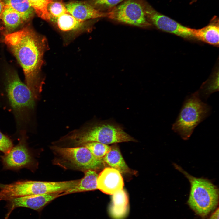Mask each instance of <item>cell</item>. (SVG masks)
I'll list each match as a JSON object with an SVG mask.
<instances>
[{
    "label": "cell",
    "mask_w": 219,
    "mask_h": 219,
    "mask_svg": "<svg viewBox=\"0 0 219 219\" xmlns=\"http://www.w3.org/2000/svg\"><path fill=\"white\" fill-rule=\"evenodd\" d=\"M3 41L22 67L26 85L34 97L37 98L42 88L39 74L43 63L46 48L44 39L31 28L26 27L5 35Z\"/></svg>",
    "instance_id": "6da1fadb"
},
{
    "label": "cell",
    "mask_w": 219,
    "mask_h": 219,
    "mask_svg": "<svg viewBox=\"0 0 219 219\" xmlns=\"http://www.w3.org/2000/svg\"><path fill=\"white\" fill-rule=\"evenodd\" d=\"M135 141L120 125L113 122L106 121L93 122L86 124L61 137L58 141L66 144L68 145V147H71L82 146L92 142L108 145Z\"/></svg>",
    "instance_id": "7a4b0ae2"
},
{
    "label": "cell",
    "mask_w": 219,
    "mask_h": 219,
    "mask_svg": "<svg viewBox=\"0 0 219 219\" xmlns=\"http://www.w3.org/2000/svg\"><path fill=\"white\" fill-rule=\"evenodd\" d=\"M175 168L183 173L189 181L191 188L187 203L190 208L202 219L207 217L218 207L219 191L209 180L191 176L178 165Z\"/></svg>",
    "instance_id": "3957f363"
},
{
    "label": "cell",
    "mask_w": 219,
    "mask_h": 219,
    "mask_svg": "<svg viewBox=\"0 0 219 219\" xmlns=\"http://www.w3.org/2000/svg\"><path fill=\"white\" fill-rule=\"evenodd\" d=\"M210 111V106L202 101L196 91L186 98L172 129L186 140L195 128L208 116Z\"/></svg>",
    "instance_id": "277c9868"
},
{
    "label": "cell",
    "mask_w": 219,
    "mask_h": 219,
    "mask_svg": "<svg viewBox=\"0 0 219 219\" xmlns=\"http://www.w3.org/2000/svg\"><path fill=\"white\" fill-rule=\"evenodd\" d=\"M54 155L53 164L65 169L84 172L88 170H97L103 166V160L97 159L84 146L63 147L51 146Z\"/></svg>",
    "instance_id": "5b68a950"
},
{
    "label": "cell",
    "mask_w": 219,
    "mask_h": 219,
    "mask_svg": "<svg viewBox=\"0 0 219 219\" xmlns=\"http://www.w3.org/2000/svg\"><path fill=\"white\" fill-rule=\"evenodd\" d=\"M74 186L71 180L60 182L20 181L4 185L0 190V200L31 195L44 194L68 190Z\"/></svg>",
    "instance_id": "8992f818"
},
{
    "label": "cell",
    "mask_w": 219,
    "mask_h": 219,
    "mask_svg": "<svg viewBox=\"0 0 219 219\" xmlns=\"http://www.w3.org/2000/svg\"><path fill=\"white\" fill-rule=\"evenodd\" d=\"M109 18L140 27L150 26L144 10L142 0H126L109 11Z\"/></svg>",
    "instance_id": "52a82bcc"
},
{
    "label": "cell",
    "mask_w": 219,
    "mask_h": 219,
    "mask_svg": "<svg viewBox=\"0 0 219 219\" xmlns=\"http://www.w3.org/2000/svg\"><path fill=\"white\" fill-rule=\"evenodd\" d=\"M6 90L10 104L15 111L21 112L34 108L35 98L17 74L13 73L8 77Z\"/></svg>",
    "instance_id": "ba28073f"
},
{
    "label": "cell",
    "mask_w": 219,
    "mask_h": 219,
    "mask_svg": "<svg viewBox=\"0 0 219 219\" xmlns=\"http://www.w3.org/2000/svg\"><path fill=\"white\" fill-rule=\"evenodd\" d=\"M144 11L149 21L158 29L184 38L193 37L191 28L157 11L144 0H142Z\"/></svg>",
    "instance_id": "9c48e42d"
},
{
    "label": "cell",
    "mask_w": 219,
    "mask_h": 219,
    "mask_svg": "<svg viewBox=\"0 0 219 219\" xmlns=\"http://www.w3.org/2000/svg\"><path fill=\"white\" fill-rule=\"evenodd\" d=\"M68 12L76 19L83 21L103 17L109 18V11L104 12L94 7L88 0L73 1L65 4Z\"/></svg>",
    "instance_id": "30bf717a"
},
{
    "label": "cell",
    "mask_w": 219,
    "mask_h": 219,
    "mask_svg": "<svg viewBox=\"0 0 219 219\" xmlns=\"http://www.w3.org/2000/svg\"><path fill=\"white\" fill-rule=\"evenodd\" d=\"M63 192L29 195L17 197L9 200L11 209L23 207L39 211L50 202L57 197L63 196Z\"/></svg>",
    "instance_id": "8fae6325"
},
{
    "label": "cell",
    "mask_w": 219,
    "mask_h": 219,
    "mask_svg": "<svg viewBox=\"0 0 219 219\" xmlns=\"http://www.w3.org/2000/svg\"><path fill=\"white\" fill-rule=\"evenodd\" d=\"M123 180L121 173L113 168L106 167L99 174L97 188L104 193L112 195L123 189Z\"/></svg>",
    "instance_id": "7c38bea8"
},
{
    "label": "cell",
    "mask_w": 219,
    "mask_h": 219,
    "mask_svg": "<svg viewBox=\"0 0 219 219\" xmlns=\"http://www.w3.org/2000/svg\"><path fill=\"white\" fill-rule=\"evenodd\" d=\"M2 162L6 168L17 169L27 167L32 162V158L24 142L13 147L10 151L2 157Z\"/></svg>",
    "instance_id": "4fadbf2b"
},
{
    "label": "cell",
    "mask_w": 219,
    "mask_h": 219,
    "mask_svg": "<svg viewBox=\"0 0 219 219\" xmlns=\"http://www.w3.org/2000/svg\"><path fill=\"white\" fill-rule=\"evenodd\" d=\"M112 195V201L109 209V215L113 219H123L129 210L128 195L123 189Z\"/></svg>",
    "instance_id": "5bb4252c"
},
{
    "label": "cell",
    "mask_w": 219,
    "mask_h": 219,
    "mask_svg": "<svg viewBox=\"0 0 219 219\" xmlns=\"http://www.w3.org/2000/svg\"><path fill=\"white\" fill-rule=\"evenodd\" d=\"M49 22L55 25L61 30L64 32L77 31L85 29L88 27L87 21L80 20L68 12L60 16L51 17Z\"/></svg>",
    "instance_id": "9a60e30c"
},
{
    "label": "cell",
    "mask_w": 219,
    "mask_h": 219,
    "mask_svg": "<svg viewBox=\"0 0 219 219\" xmlns=\"http://www.w3.org/2000/svg\"><path fill=\"white\" fill-rule=\"evenodd\" d=\"M217 19L216 17L214 18L210 24L201 29L191 28L193 37L209 44L218 45L219 29Z\"/></svg>",
    "instance_id": "2e32d148"
},
{
    "label": "cell",
    "mask_w": 219,
    "mask_h": 219,
    "mask_svg": "<svg viewBox=\"0 0 219 219\" xmlns=\"http://www.w3.org/2000/svg\"><path fill=\"white\" fill-rule=\"evenodd\" d=\"M103 160L104 163H106L110 167L117 170L121 173H134L126 164L116 144L111 146L109 151Z\"/></svg>",
    "instance_id": "e0dca14e"
},
{
    "label": "cell",
    "mask_w": 219,
    "mask_h": 219,
    "mask_svg": "<svg viewBox=\"0 0 219 219\" xmlns=\"http://www.w3.org/2000/svg\"><path fill=\"white\" fill-rule=\"evenodd\" d=\"M84 172L85 174L84 177L80 179L78 184L73 188L64 192L63 195L98 189L97 180L99 174L96 171L88 170Z\"/></svg>",
    "instance_id": "ac0fdd59"
},
{
    "label": "cell",
    "mask_w": 219,
    "mask_h": 219,
    "mask_svg": "<svg viewBox=\"0 0 219 219\" xmlns=\"http://www.w3.org/2000/svg\"><path fill=\"white\" fill-rule=\"evenodd\" d=\"M5 5H8L17 12L23 21L30 19L35 12L28 0H3Z\"/></svg>",
    "instance_id": "d6986e66"
},
{
    "label": "cell",
    "mask_w": 219,
    "mask_h": 219,
    "mask_svg": "<svg viewBox=\"0 0 219 219\" xmlns=\"http://www.w3.org/2000/svg\"><path fill=\"white\" fill-rule=\"evenodd\" d=\"M0 19L2 20L6 28L9 30L15 29L24 22L17 12L5 5Z\"/></svg>",
    "instance_id": "ffe728a7"
},
{
    "label": "cell",
    "mask_w": 219,
    "mask_h": 219,
    "mask_svg": "<svg viewBox=\"0 0 219 219\" xmlns=\"http://www.w3.org/2000/svg\"><path fill=\"white\" fill-rule=\"evenodd\" d=\"M56 0H28L35 13L41 19L49 22L50 15L47 10L49 4Z\"/></svg>",
    "instance_id": "44dd1931"
},
{
    "label": "cell",
    "mask_w": 219,
    "mask_h": 219,
    "mask_svg": "<svg viewBox=\"0 0 219 219\" xmlns=\"http://www.w3.org/2000/svg\"><path fill=\"white\" fill-rule=\"evenodd\" d=\"M82 146L87 148L95 158L102 160L111 148L108 145L96 142H88Z\"/></svg>",
    "instance_id": "7402d4cb"
},
{
    "label": "cell",
    "mask_w": 219,
    "mask_h": 219,
    "mask_svg": "<svg viewBox=\"0 0 219 219\" xmlns=\"http://www.w3.org/2000/svg\"><path fill=\"white\" fill-rule=\"evenodd\" d=\"M63 0H55L49 4L47 10L50 17H58L64 13L68 12Z\"/></svg>",
    "instance_id": "603a6c76"
},
{
    "label": "cell",
    "mask_w": 219,
    "mask_h": 219,
    "mask_svg": "<svg viewBox=\"0 0 219 219\" xmlns=\"http://www.w3.org/2000/svg\"><path fill=\"white\" fill-rule=\"evenodd\" d=\"M126 0H89L88 2L96 9L102 12H109L120 2Z\"/></svg>",
    "instance_id": "cb8c5ba5"
},
{
    "label": "cell",
    "mask_w": 219,
    "mask_h": 219,
    "mask_svg": "<svg viewBox=\"0 0 219 219\" xmlns=\"http://www.w3.org/2000/svg\"><path fill=\"white\" fill-rule=\"evenodd\" d=\"M203 84L198 91L199 95L207 99L212 93L218 91V77L214 78L212 80Z\"/></svg>",
    "instance_id": "d4e9b609"
},
{
    "label": "cell",
    "mask_w": 219,
    "mask_h": 219,
    "mask_svg": "<svg viewBox=\"0 0 219 219\" xmlns=\"http://www.w3.org/2000/svg\"><path fill=\"white\" fill-rule=\"evenodd\" d=\"M13 147L12 141L0 131V151L6 154Z\"/></svg>",
    "instance_id": "484cf974"
},
{
    "label": "cell",
    "mask_w": 219,
    "mask_h": 219,
    "mask_svg": "<svg viewBox=\"0 0 219 219\" xmlns=\"http://www.w3.org/2000/svg\"><path fill=\"white\" fill-rule=\"evenodd\" d=\"M219 207H218L210 215L208 219H219Z\"/></svg>",
    "instance_id": "4316f807"
},
{
    "label": "cell",
    "mask_w": 219,
    "mask_h": 219,
    "mask_svg": "<svg viewBox=\"0 0 219 219\" xmlns=\"http://www.w3.org/2000/svg\"><path fill=\"white\" fill-rule=\"evenodd\" d=\"M5 4L2 0H0V17L4 9Z\"/></svg>",
    "instance_id": "83f0119b"
},
{
    "label": "cell",
    "mask_w": 219,
    "mask_h": 219,
    "mask_svg": "<svg viewBox=\"0 0 219 219\" xmlns=\"http://www.w3.org/2000/svg\"><path fill=\"white\" fill-rule=\"evenodd\" d=\"M197 0H191L190 3L191 4H193V3L196 2Z\"/></svg>",
    "instance_id": "f1b7e54d"
},
{
    "label": "cell",
    "mask_w": 219,
    "mask_h": 219,
    "mask_svg": "<svg viewBox=\"0 0 219 219\" xmlns=\"http://www.w3.org/2000/svg\"><path fill=\"white\" fill-rule=\"evenodd\" d=\"M4 185L2 184H0V188L1 189L4 186Z\"/></svg>",
    "instance_id": "f546056e"
},
{
    "label": "cell",
    "mask_w": 219,
    "mask_h": 219,
    "mask_svg": "<svg viewBox=\"0 0 219 219\" xmlns=\"http://www.w3.org/2000/svg\"></svg>",
    "instance_id": "4dcf8cb0"
}]
</instances>
